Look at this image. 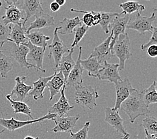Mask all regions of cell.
I'll return each instance as SVG.
<instances>
[{
    "instance_id": "6da1fadb",
    "label": "cell",
    "mask_w": 157,
    "mask_h": 139,
    "mask_svg": "<svg viewBox=\"0 0 157 139\" xmlns=\"http://www.w3.org/2000/svg\"><path fill=\"white\" fill-rule=\"evenodd\" d=\"M148 107L144 101L143 91H138L136 89L130 94L121 106L122 110L128 116L131 123H134L139 116L151 113Z\"/></svg>"
},
{
    "instance_id": "7a4b0ae2",
    "label": "cell",
    "mask_w": 157,
    "mask_h": 139,
    "mask_svg": "<svg viewBox=\"0 0 157 139\" xmlns=\"http://www.w3.org/2000/svg\"><path fill=\"white\" fill-rule=\"evenodd\" d=\"M75 102L82 108L92 110L96 106V100L99 95L97 90L92 87L91 85L88 86H75Z\"/></svg>"
},
{
    "instance_id": "3957f363",
    "label": "cell",
    "mask_w": 157,
    "mask_h": 139,
    "mask_svg": "<svg viewBox=\"0 0 157 139\" xmlns=\"http://www.w3.org/2000/svg\"><path fill=\"white\" fill-rule=\"evenodd\" d=\"M111 54L112 56H117L119 60L118 70H124L126 61L130 59L132 56L130 52V42L128 33H125L118 36V38L111 51Z\"/></svg>"
},
{
    "instance_id": "277c9868",
    "label": "cell",
    "mask_w": 157,
    "mask_h": 139,
    "mask_svg": "<svg viewBox=\"0 0 157 139\" xmlns=\"http://www.w3.org/2000/svg\"><path fill=\"white\" fill-rule=\"evenodd\" d=\"M156 10L152 14L151 16L145 17L143 16L140 13H136V18L134 20H130L128 21L126 28L134 29L140 33V34H144L146 32H149L152 33L153 23L156 20Z\"/></svg>"
},
{
    "instance_id": "5b68a950",
    "label": "cell",
    "mask_w": 157,
    "mask_h": 139,
    "mask_svg": "<svg viewBox=\"0 0 157 139\" xmlns=\"http://www.w3.org/2000/svg\"><path fill=\"white\" fill-rule=\"evenodd\" d=\"M58 27L56 28L54 32V38L52 40V44L49 46L50 54L48 55V58H51L52 56L54 60V68H56L59 65L63 56L66 53H68L70 48L67 47L63 41L59 38L58 33Z\"/></svg>"
},
{
    "instance_id": "8992f818",
    "label": "cell",
    "mask_w": 157,
    "mask_h": 139,
    "mask_svg": "<svg viewBox=\"0 0 157 139\" xmlns=\"http://www.w3.org/2000/svg\"><path fill=\"white\" fill-rule=\"evenodd\" d=\"M105 118L104 121L109 124L117 130V132L122 135L121 139H129L130 134L126 132L123 125V119L120 116L118 110H114L110 107L105 108Z\"/></svg>"
},
{
    "instance_id": "52a82bcc",
    "label": "cell",
    "mask_w": 157,
    "mask_h": 139,
    "mask_svg": "<svg viewBox=\"0 0 157 139\" xmlns=\"http://www.w3.org/2000/svg\"><path fill=\"white\" fill-rule=\"evenodd\" d=\"M10 43L9 54L11 58H13L19 64L20 66L22 68H26L28 69L35 68L38 70V68L35 65L29 63L27 60V56L29 54V49L24 46V45H20L17 46L12 42Z\"/></svg>"
},
{
    "instance_id": "ba28073f",
    "label": "cell",
    "mask_w": 157,
    "mask_h": 139,
    "mask_svg": "<svg viewBox=\"0 0 157 139\" xmlns=\"http://www.w3.org/2000/svg\"><path fill=\"white\" fill-rule=\"evenodd\" d=\"M16 6L25 13V19L22 25L25 27V23L32 16L44 13L42 7V3L38 0H24V1H16Z\"/></svg>"
},
{
    "instance_id": "9c48e42d",
    "label": "cell",
    "mask_w": 157,
    "mask_h": 139,
    "mask_svg": "<svg viewBox=\"0 0 157 139\" xmlns=\"http://www.w3.org/2000/svg\"><path fill=\"white\" fill-rule=\"evenodd\" d=\"M121 15L122 14L121 13L119 14V16L116 17L113 20V23L108 27L109 32H113V37H112L110 44V52L113 50V48L116 42H117V40H118V36L126 33L127 25H128V21L130 20V16L129 15H124L122 17L121 16Z\"/></svg>"
},
{
    "instance_id": "30bf717a",
    "label": "cell",
    "mask_w": 157,
    "mask_h": 139,
    "mask_svg": "<svg viewBox=\"0 0 157 139\" xmlns=\"http://www.w3.org/2000/svg\"><path fill=\"white\" fill-rule=\"evenodd\" d=\"M57 116L56 114H49L43 116L37 119L31 120V121H17L13 117H12L10 119H6L3 118L2 115V118H0V125L4 127L6 129L13 132V131L16 130L17 129H19L21 127H24L26 125H32V124L38 123L43 122L46 120H52L53 118Z\"/></svg>"
},
{
    "instance_id": "8fae6325",
    "label": "cell",
    "mask_w": 157,
    "mask_h": 139,
    "mask_svg": "<svg viewBox=\"0 0 157 139\" xmlns=\"http://www.w3.org/2000/svg\"><path fill=\"white\" fill-rule=\"evenodd\" d=\"M114 85L116 91V102L113 109L114 110H118L121 108L122 103L128 98L130 94L136 89L132 87L128 78H124V80Z\"/></svg>"
},
{
    "instance_id": "7c38bea8",
    "label": "cell",
    "mask_w": 157,
    "mask_h": 139,
    "mask_svg": "<svg viewBox=\"0 0 157 139\" xmlns=\"http://www.w3.org/2000/svg\"><path fill=\"white\" fill-rule=\"evenodd\" d=\"M118 68V64H109L108 62H104L98 73V78L100 80L109 81L117 84L122 80L119 74Z\"/></svg>"
},
{
    "instance_id": "4fadbf2b",
    "label": "cell",
    "mask_w": 157,
    "mask_h": 139,
    "mask_svg": "<svg viewBox=\"0 0 157 139\" xmlns=\"http://www.w3.org/2000/svg\"><path fill=\"white\" fill-rule=\"evenodd\" d=\"M16 1H7L6 0L7 6L5 7L6 14L2 17V20L5 25L9 24H22L21 20H24L25 17L20 10L15 4Z\"/></svg>"
},
{
    "instance_id": "5bb4252c",
    "label": "cell",
    "mask_w": 157,
    "mask_h": 139,
    "mask_svg": "<svg viewBox=\"0 0 157 139\" xmlns=\"http://www.w3.org/2000/svg\"><path fill=\"white\" fill-rule=\"evenodd\" d=\"M80 116H56L52 120L55 122V126L51 129L54 133L59 132H70L76 127Z\"/></svg>"
},
{
    "instance_id": "9a60e30c",
    "label": "cell",
    "mask_w": 157,
    "mask_h": 139,
    "mask_svg": "<svg viewBox=\"0 0 157 139\" xmlns=\"http://www.w3.org/2000/svg\"><path fill=\"white\" fill-rule=\"evenodd\" d=\"M82 53V47H79V54H78V57L77 59L76 62H75V65L74 66L73 68L70 71L68 75V79L66 82V86H80L83 82V78H82V74H83L84 69L81 66L80 60H81V56Z\"/></svg>"
},
{
    "instance_id": "2e32d148",
    "label": "cell",
    "mask_w": 157,
    "mask_h": 139,
    "mask_svg": "<svg viewBox=\"0 0 157 139\" xmlns=\"http://www.w3.org/2000/svg\"><path fill=\"white\" fill-rule=\"evenodd\" d=\"M66 84L63 86L60 91L61 95L56 103H55L49 110L48 113L49 114H56L58 116H65L66 114L68 113L70 110L74 108V106H71L68 102V100L65 95Z\"/></svg>"
},
{
    "instance_id": "e0dca14e",
    "label": "cell",
    "mask_w": 157,
    "mask_h": 139,
    "mask_svg": "<svg viewBox=\"0 0 157 139\" xmlns=\"http://www.w3.org/2000/svg\"><path fill=\"white\" fill-rule=\"evenodd\" d=\"M112 37H113V32H110V36L99 46L95 47L94 50L90 55L91 57L96 58L97 60L102 65L104 62H107L108 60H110L112 57L110 49V44Z\"/></svg>"
},
{
    "instance_id": "ac0fdd59",
    "label": "cell",
    "mask_w": 157,
    "mask_h": 139,
    "mask_svg": "<svg viewBox=\"0 0 157 139\" xmlns=\"http://www.w3.org/2000/svg\"><path fill=\"white\" fill-rule=\"evenodd\" d=\"M27 78V76H17L15 78L16 85H15L12 92L10 95L11 98L13 96H16V100L22 102L28 96V94L32 91L33 87L32 86H29L25 84V80Z\"/></svg>"
},
{
    "instance_id": "d6986e66",
    "label": "cell",
    "mask_w": 157,
    "mask_h": 139,
    "mask_svg": "<svg viewBox=\"0 0 157 139\" xmlns=\"http://www.w3.org/2000/svg\"><path fill=\"white\" fill-rule=\"evenodd\" d=\"M26 28L20 24H11V30L8 42L14 43L17 46L24 45L28 42L26 37Z\"/></svg>"
},
{
    "instance_id": "ffe728a7",
    "label": "cell",
    "mask_w": 157,
    "mask_h": 139,
    "mask_svg": "<svg viewBox=\"0 0 157 139\" xmlns=\"http://www.w3.org/2000/svg\"><path fill=\"white\" fill-rule=\"evenodd\" d=\"M74 48H70L68 54H64L60 62L59 63L58 66L56 68H54V72H61L63 74V76L64 77L65 84L67 81V79H68L70 71L72 70L74 66L75 65V62H74L72 58Z\"/></svg>"
},
{
    "instance_id": "44dd1931",
    "label": "cell",
    "mask_w": 157,
    "mask_h": 139,
    "mask_svg": "<svg viewBox=\"0 0 157 139\" xmlns=\"http://www.w3.org/2000/svg\"><path fill=\"white\" fill-rule=\"evenodd\" d=\"M24 46L29 49V60L33 61L36 63L35 66L38 68V71H41L42 72L45 73L46 70L43 68V60L45 51L43 50V48L33 46L29 41L24 44Z\"/></svg>"
},
{
    "instance_id": "7402d4cb",
    "label": "cell",
    "mask_w": 157,
    "mask_h": 139,
    "mask_svg": "<svg viewBox=\"0 0 157 139\" xmlns=\"http://www.w3.org/2000/svg\"><path fill=\"white\" fill-rule=\"evenodd\" d=\"M35 17V21L32 22L29 27L26 29V33L30 32L33 29L51 27L54 25V18L49 14L44 12L37 15Z\"/></svg>"
},
{
    "instance_id": "603a6c76",
    "label": "cell",
    "mask_w": 157,
    "mask_h": 139,
    "mask_svg": "<svg viewBox=\"0 0 157 139\" xmlns=\"http://www.w3.org/2000/svg\"><path fill=\"white\" fill-rule=\"evenodd\" d=\"M54 75L48 77L39 76L38 80L33 82V88L29 92L28 96H32L35 100L42 99L44 98V92L45 88L47 86L48 82L53 78Z\"/></svg>"
},
{
    "instance_id": "cb8c5ba5",
    "label": "cell",
    "mask_w": 157,
    "mask_h": 139,
    "mask_svg": "<svg viewBox=\"0 0 157 139\" xmlns=\"http://www.w3.org/2000/svg\"><path fill=\"white\" fill-rule=\"evenodd\" d=\"M54 74L53 78L47 84V87L50 94V100L53 99L54 97L60 92L63 86L65 85L64 77L61 72H55Z\"/></svg>"
},
{
    "instance_id": "d4e9b609",
    "label": "cell",
    "mask_w": 157,
    "mask_h": 139,
    "mask_svg": "<svg viewBox=\"0 0 157 139\" xmlns=\"http://www.w3.org/2000/svg\"><path fill=\"white\" fill-rule=\"evenodd\" d=\"M82 24V22L79 16H76L72 19L66 17L59 22L58 27V33H59L62 35L71 34L74 33V29Z\"/></svg>"
},
{
    "instance_id": "484cf974",
    "label": "cell",
    "mask_w": 157,
    "mask_h": 139,
    "mask_svg": "<svg viewBox=\"0 0 157 139\" xmlns=\"http://www.w3.org/2000/svg\"><path fill=\"white\" fill-rule=\"evenodd\" d=\"M80 64L83 69L87 71L89 76L98 78V73L102 68V64L98 62L96 58L89 56L86 59L81 60Z\"/></svg>"
},
{
    "instance_id": "4316f807",
    "label": "cell",
    "mask_w": 157,
    "mask_h": 139,
    "mask_svg": "<svg viewBox=\"0 0 157 139\" xmlns=\"http://www.w3.org/2000/svg\"><path fill=\"white\" fill-rule=\"evenodd\" d=\"M26 37L33 46L43 48L44 51L48 46V41L50 40V37L45 36L42 32L33 31L26 33Z\"/></svg>"
},
{
    "instance_id": "83f0119b",
    "label": "cell",
    "mask_w": 157,
    "mask_h": 139,
    "mask_svg": "<svg viewBox=\"0 0 157 139\" xmlns=\"http://www.w3.org/2000/svg\"><path fill=\"white\" fill-rule=\"evenodd\" d=\"M6 97L7 100L10 102L11 106L13 109L15 114H24L29 116L30 118H32V120H33V118L32 115V112L31 110V108L28 105H27L24 102L17 101L12 99V98L10 97V95H6Z\"/></svg>"
},
{
    "instance_id": "f1b7e54d",
    "label": "cell",
    "mask_w": 157,
    "mask_h": 139,
    "mask_svg": "<svg viewBox=\"0 0 157 139\" xmlns=\"http://www.w3.org/2000/svg\"><path fill=\"white\" fill-rule=\"evenodd\" d=\"M13 64L10 56L3 54L0 50V75L3 78H7V74L12 70Z\"/></svg>"
},
{
    "instance_id": "f546056e",
    "label": "cell",
    "mask_w": 157,
    "mask_h": 139,
    "mask_svg": "<svg viewBox=\"0 0 157 139\" xmlns=\"http://www.w3.org/2000/svg\"><path fill=\"white\" fill-rule=\"evenodd\" d=\"M119 7L122 8V14L130 15L134 12L141 14L145 10L144 5L139 4L136 2H127L122 3H120Z\"/></svg>"
},
{
    "instance_id": "4dcf8cb0",
    "label": "cell",
    "mask_w": 157,
    "mask_h": 139,
    "mask_svg": "<svg viewBox=\"0 0 157 139\" xmlns=\"http://www.w3.org/2000/svg\"><path fill=\"white\" fill-rule=\"evenodd\" d=\"M100 21L99 24L100 25L101 28H102V30L105 33H108L109 29L108 27L109 25L113 23V20L116 17L119 16L120 14L114 13V12H100Z\"/></svg>"
},
{
    "instance_id": "1f68e13d",
    "label": "cell",
    "mask_w": 157,
    "mask_h": 139,
    "mask_svg": "<svg viewBox=\"0 0 157 139\" xmlns=\"http://www.w3.org/2000/svg\"><path fill=\"white\" fill-rule=\"evenodd\" d=\"M143 98L145 104L148 106L151 104L157 102L156 82L155 80L147 89L143 91Z\"/></svg>"
},
{
    "instance_id": "d6a6232c",
    "label": "cell",
    "mask_w": 157,
    "mask_h": 139,
    "mask_svg": "<svg viewBox=\"0 0 157 139\" xmlns=\"http://www.w3.org/2000/svg\"><path fill=\"white\" fill-rule=\"evenodd\" d=\"M142 126L144 128V130L151 134L156 135L157 134V121L154 116H146L143 119Z\"/></svg>"
},
{
    "instance_id": "836d02e7",
    "label": "cell",
    "mask_w": 157,
    "mask_h": 139,
    "mask_svg": "<svg viewBox=\"0 0 157 139\" xmlns=\"http://www.w3.org/2000/svg\"><path fill=\"white\" fill-rule=\"evenodd\" d=\"M88 29L89 28L86 27L83 24L78 26V27L74 29V39L72 45H71L70 48H74L76 46H77L78 44L80 42L82 38L84 37V36L86 34V33L88 31Z\"/></svg>"
},
{
    "instance_id": "e575fe53",
    "label": "cell",
    "mask_w": 157,
    "mask_h": 139,
    "mask_svg": "<svg viewBox=\"0 0 157 139\" xmlns=\"http://www.w3.org/2000/svg\"><path fill=\"white\" fill-rule=\"evenodd\" d=\"M11 24L5 25L0 17V48L3 47V44L8 42Z\"/></svg>"
},
{
    "instance_id": "d590c367",
    "label": "cell",
    "mask_w": 157,
    "mask_h": 139,
    "mask_svg": "<svg viewBox=\"0 0 157 139\" xmlns=\"http://www.w3.org/2000/svg\"><path fill=\"white\" fill-rule=\"evenodd\" d=\"M90 122H86L82 129L78 132L74 133L72 130L70 131V138L72 139H88V131Z\"/></svg>"
},
{
    "instance_id": "8d00e7d4",
    "label": "cell",
    "mask_w": 157,
    "mask_h": 139,
    "mask_svg": "<svg viewBox=\"0 0 157 139\" xmlns=\"http://www.w3.org/2000/svg\"><path fill=\"white\" fill-rule=\"evenodd\" d=\"M70 11L72 12H78V13H82L84 14V16L82 19V22H83V24L86 26L88 28L92 27V20L93 17V14H94V11H91V12H88V11H82V10H75L74 8H71Z\"/></svg>"
},
{
    "instance_id": "74e56055",
    "label": "cell",
    "mask_w": 157,
    "mask_h": 139,
    "mask_svg": "<svg viewBox=\"0 0 157 139\" xmlns=\"http://www.w3.org/2000/svg\"><path fill=\"white\" fill-rule=\"evenodd\" d=\"M156 44H157V28L156 27H154V28H153L152 33V36L151 37L150 40L148 41V42L141 45L140 49L142 50H147V48L148 47L152 46V45H156Z\"/></svg>"
},
{
    "instance_id": "f35d334b",
    "label": "cell",
    "mask_w": 157,
    "mask_h": 139,
    "mask_svg": "<svg viewBox=\"0 0 157 139\" xmlns=\"http://www.w3.org/2000/svg\"><path fill=\"white\" fill-rule=\"evenodd\" d=\"M147 53L148 56L151 58H156L157 56V46L156 45H152V46L147 48Z\"/></svg>"
},
{
    "instance_id": "ab89813d",
    "label": "cell",
    "mask_w": 157,
    "mask_h": 139,
    "mask_svg": "<svg viewBox=\"0 0 157 139\" xmlns=\"http://www.w3.org/2000/svg\"><path fill=\"white\" fill-rule=\"evenodd\" d=\"M100 12H94V14H93V17H92V26H95L99 24L100 21Z\"/></svg>"
},
{
    "instance_id": "60d3db41",
    "label": "cell",
    "mask_w": 157,
    "mask_h": 139,
    "mask_svg": "<svg viewBox=\"0 0 157 139\" xmlns=\"http://www.w3.org/2000/svg\"><path fill=\"white\" fill-rule=\"evenodd\" d=\"M50 7V9L52 10V12H56L59 10V8H60V6H59L56 2H53L51 3Z\"/></svg>"
},
{
    "instance_id": "b9f144b4",
    "label": "cell",
    "mask_w": 157,
    "mask_h": 139,
    "mask_svg": "<svg viewBox=\"0 0 157 139\" xmlns=\"http://www.w3.org/2000/svg\"><path fill=\"white\" fill-rule=\"evenodd\" d=\"M145 134H146V138H145V139H157L156 135L149 134L146 130H145Z\"/></svg>"
},
{
    "instance_id": "7bdbcfd3",
    "label": "cell",
    "mask_w": 157,
    "mask_h": 139,
    "mask_svg": "<svg viewBox=\"0 0 157 139\" xmlns=\"http://www.w3.org/2000/svg\"><path fill=\"white\" fill-rule=\"evenodd\" d=\"M55 2H56L59 6H62L66 3V0H56Z\"/></svg>"
},
{
    "instance_id": "ee69618b",
    "label": "cell",
    "mask_w": 157,
    "mask_h": 139,
    "mask_svg": "<svg viewBox=\"0 0 157 139\" xmlns=\"http://www.w3.org/2000/svg\"><path fill=\"white\" fill-rule=\"evenodd\" d=\"M23 139H39L38 137H36V138H34V137H30V136H27L24 137Z\"/></svg>"
},
{
    "instance_id": "f6af8a7d",
    "label": "cell",
    "mask_w": 157,
    "mask_h": 139,
    "mask_svg": "<svg viewBox=\"0 0 157 139\" xmlns=\"http://www.w3.org/2000/svg\"><path fill=\"white\" fill-rule=\"evenodd\" d=\"M4 131H5V129H3V130H2V131H0V136H1V134H2L3 133H4ZM0 139H2V138H0Z\"/></svg>"
},
{
    "instance_id": "bcb514c9",
    "label": "cell",
    "mask_w": 157,
    "mask_h": 139,
    "mask_svg": "<svg viewBox=\"0 0 157 139\" xmlns=\"http://www.w3.org/2000/svg\"><path fill=\"white\" fill-rule=\"evenodd\" d=\"M2 3L1 1H0V8H1V7H2Z\"/></svg>"
}]
</instances>
